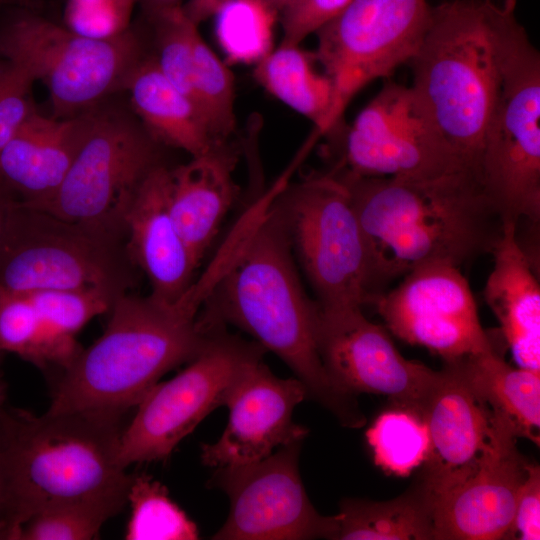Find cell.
Masks as SVG:
<instances>
[{
  "label": "cell",
  "instance_id": "32",
  "mask_svg": "<svg viewBox=\"0 0 540 540\" xmlns=\"http://www.w3.org/2000/svg\"><path fill=\"white\" fill-rule=\"evenodd\" d=\"M193 84L199 110L214 142H225L235 131L234 78L198 31L193 47Z\"/></svg>",
  "mask_w": 540,
  "mask_h": 540
},
{
  "label": "cell",
  "instance_id": "30",
  "mask_svg": "<svg viewBox=\"0 0 540 540\" xmlns=\"http://www.w3.org/2000/svg\"><path fill=\"white\" fill-rule=\"evenodd\" d=\"M127 503L131 506L127 540L199 538L197 525L170 499L167 488L149 475H133Z\"/></svg>",
  "mask_w": 540,
  "mask_h": 540
},
{
  "label": "cell",
  "instance_id": "39",
  "mask_svg": "<svg viewBox=\"0 0 540 540\" xmlns=\"http://www.w3.org/2000/svg\"><path fill=\"white\" fill-rule=\"evenodd\" d=\"M507 539H540V467L527 464Z\"/></svg>",
  "mask_w": 540,
  "mask_h": 540
},
{
  "label": "cell",
  "instance_id": "36",
  "mask_svg": "<svg viewBox=\"0 0 540 540\" xmlns=\"http://www.w3.org/2000/svg\"><path fill=\"white\" fill-rule=\"evenodd\" d=\"M136 3V0H67L64 26L89 38H114L131 28Z\"/></svg>",
  "mask_w": 540,
  "mask_h": 540
},
{
  "label": "cell",
  "instance_id": "37",
  "mask_svg": "<svg viewBox=\"0 0 540 540\" xmlns=\"http://www.w3.org/2000/svg\"><path fill=\"white\" fill-rule=\"evenodd\" d=\"M33 82L25 72L6 61L0 74V154L36 110L30 98Z\"/></svg>",
  "mask_w": 540,
  "mask_h": 540
},
{
  "label": "cell",
  "instance_id": "45",
  "mask_svg": "<svg viewBox=\"0 0 540 540\" xmlns=\"http://www.w3.org/2000/svg\"><path fill=\"white\" fill-rule=\"evenodd\" d=\"M5 397H6V385L3 380V376L0 372V406L5 404Z\"/></svg>",
  "mask_w": 540,
  "mask_h": 540
},
{
  "label": "cell",
  "instance_id": "38",
  "mask_svg": "<svg viewBox=\"0 0 540 540\" xmlns=\"http://www.w3.org/2000/svg\"><path fill=\"white\" fill-rule=\"evenodd\" d=\"M353 0H297L280 13L282 45H299Z\"/></svg>",
  "mask_w": 540,
  "mask_h": 540
},
{
  "label": "cell",
  "instance_id": "49",
  "mask_svg": "<svg viewBox=\"0 0 540 540\" xmlns=\"http://www.w3.org/2000/svg\"><path fill=\"white\" fill-rule=\"evenodd\" d=\"M18 1H21V2H27V1H29V0H18Z\"/></svg>",
  "mask_w": 540,
  "mask_h": 540
},
{
  "label": "cell",
  "instance_id": "40",
  "mask_svg": "<svg viewBox=\"0 0 540 540\" xmlns=\"http://www.w3.org/2000/svg\"><path fill=\"white\" fill-rule=\"evenodd\" d=\"M225 1L227 0H189L182 8L186 15L198 25L212 17Z\"/></svg>",
  "mask_w": 540,
  "mask_h": 540
},
{
  "label": "cell",
  "instance_id": "14",
  "mask_svg": "<svg viewBox=\"0 0 540 540\" xmlns=\"http://www.w3.org/2000/svg\"><path fill=\"white\" fill-rule=\"evenodd\" d=\"M302 441L247 465L215 468L209 485L229 498V514L212 536L219 540L336 539L338 518L321 515L302 483Z\"/></svg>",
  "mask_w": 540,
  "mask_h": 540
},
{
  "label": "cell",
  "instance_id": "17",
  "mask_svg": "<svg viewBox=\"0 0 540 540\" xmlns=\"http://www.w3.org/2000/svg\"><path fill=\"white\" fill-rule=\"evenodd\" d=\"M423 420L429 431L430 449L419 482L431 505L476 471L506 429L515 432L473 388L460 358L445 362Z\"/></svg>",
  "mask_w": 540,
  "mask_h": 540
},
{
  "label": "cell",
  "instance_id": "11",
  "mask_svg": "<svg viewBox=\"0 0 540 540\" xmlns=\"http://www.w3.org/2000/svg\"><path fill=\"white\" fill-rule=\"evenodd\" d=\"M158 144L127 113L92 108L62 184L35 209L126 235L124 219L138 186L162 164Z\"/></svg>",
  "mask_w": 540,
  "mask_h": 540
},
{
  "label": "cell",
  "instance_id": "1",
  "mask_svg": "<svg viewBox=\"0 0 540 540\" xmlns=\"http://www.w3.org/2000/svg\"><path fill=\"white\" fill-rule=\"evenodd\" d=\"M290 172L250 206L218 254L184 296L201 306L206 326L233 325L278 356L306 387L308 397L341 424L360 427L354 396L326 372L317 347L319 307L306 292L276 205Z\"/></svg>",
  "mask_w": 540,
  "mask_h": 540
},
{
  "label": "cell",
  "instance_id": "13",
  "mask_svg": "<svg viewBox=\"0 0 540 540\" xmlns=\"http://www.w3.org/2000/svg\"><path fill=\"white\" fill-rule=\"evenodd\" d=\"M337 169L362 177L425 179L469 168L413 87L392 82L355 118Z\"/></svg>",
  "mask_w": 540,
  "mask_h": 540
},
{
  "label": "cell",
  "instance_id": "33",
  "mask_svg": "<svg viewBox=\"0 0 540 540\" xmlns=\"http://www.w3.org/2000/svg\"><path fill=\"white\" fill-rule=\"evenodd\" d=\"M145 19L153 30L156 44V55L153 56L159 69L196 106L193 47L198 25L186 15L182 6L162 10Z\"/></svg>",
  "mask_w": 540,
  "mask_h": 540
},
{
  "label": "cell",
  "instance_id": "24",
  "mask_svg": "<svg viewBox=\"0 0 540 540\" xmlns=\"http://www.w3.org/2000/svg\"><path fill=\"white\" fill-rule=\"evenodd\" d=\"M123 89L128 91L144 128L158 143L181 149L191 157L207 152L216 143L196 106L165 77L153 55L136 64Z\"/></svg>",
  "mask_w": 540,
  "mask_h": 540
},
{
  "label": "cell",
  "instance_id": "18",
  "mask_svg": "<svg viewBox=\"0 0 540 540\" xmlns=\"http://www.w3.org/2000/svg\"><path fill=\"white\" fill-rule=\"evenodd\" d=\"M306 397L307 389L298 378L277 377L263 359L258 361L225 405L229 417L220 438L202 444V463L213 468L247 465L303 441L309 431L293 421V411Z\"/></svg>",
  "mask_w": 540,
  "mask_h": 540
},
{
  "label": "cell",
  "instance_id": "48",
  "mask_svg": "<svg viewBox=\"0 0 540 540\" xmlns=\"http://www.w3.org/2000/svg\"><path fill=\"white\" fill-rule=\"evenodd\" d=\"M8 1H10V0H0V5L6 3Z\"/></svg>",
  "mask_w": 540,
  "mask_h": 540
},
{
  "label": "cell",
  "instance_id": "47",
  "mask_svg": "<svg viewBox=\"0 0 540 540\" xmlns=\"http://www.w3.org/2000/svg\"><path fill=\"white\" fill-rule=\"evenodd\" d=\"M0 539H4V535H3V532L1 531V529H0Z\"/></svg>",
  "mask_w": 540,
  "mask_h": 540
},
{
  "label": "cell",
  "instance_id": "10",
  "mask_svg": "<svg viewBox=\"0 0 540 540\" xmlns=\"http://www.w3.org/2000/svg\"><path fill=\"white\" fill-rule=\"evenodd\" d=\"M265 350L256 342L214 329L203 349L173 378L156 383L138 403L119 441L118 462L164 460L235 387Z\"/></svg>",
  "mask_w": 540,
  "mask_h": 540
},
{
  "label": "cell",
  "instance_id": "25",
  "mask_svg": "<svg viewBox=\"0 0 540 540\" xmlns=\"http://www.w3.org/2000/svg\"><path fill=\"white\" fill-rule=\"evenodd\" d=\"M460 361L469 382L493 412L512 425L517 437L539 446L540 373L512 368L495 350Z\"/></svg>",
  "mask_w": 540,
  "mask_h": 540
},
{
  "label": "cell",
  "instance_id": "5",
  "mask_svg": "<svg viewBox=\"0 0 540 540\" xmlns=\"http://www.w3.org/2000/svg\"><path fill=\"white\" fill-rule=\"evenodd\" d=\"M516 0H448L432 7L410 61L413 84L438 129L478 176L484 134L496 101Z\"/></svg>",
  "mask_w": 540,
  "mask_h": 540
},
{
  "label": "cell",
  "instance_id": "8",
  "mask_svg": "<svg viewBox=\"0 0 540 540\" xmlns=\"http://www.w3.org/2000/svg\"><path fill=\"white\" fill-rule=\"evenodd\" d=\"M299 271L322 308L370 304V259L346 185L332 172L275 197Z\"/></svg>",
  "mask_w": 540,
  "mask_h": 540
},
{
  "label": "cell",
  "instance_id": "31",
  "mask_svg": "<svg viewBox=\"0 0 540 540\" xmlns=\"http://www.w3.org/2000/svg\"><path fill=\"white\" fill-rule=\"evenodd\" d=\"M366 436L376 465L390 474L408 475L424 464L429 454L425 421L406 409L395 408L379 415Z\"/></svg>",
  "mask_w": 540,
  "mask_h": 540
},
{
  "label": "cell",
  "instance_id": "46",
  "mask_svg": "<svg viewBox=\"0 0 540 540\" xmlns=\"http://www.w3.org/2000/svg\"><path fill=\"white\" fill-rule=\"evenodd\" d=\"M4 65H5V60L0 56V72L3 69Z\"/></svg>",
  "mask_w": 540,
  "mask_h": 540
},
{
  "label": "cell",
  "instance_id": "22",
  "mask_svg": "<svg viewBox=\"0 0 540 540\" xmlns=\"http://www.w3.org/2000/svg\"><path fill=\"white\" fill-rule=\"evenodd\" d=\"M87 111L68 118L36 110L0 154V181L28 207L47 202L62 184L79 147Z\"/></svg>",
  "mask_w": 540,
  "mask_h": 540
},
{
  "label": "cell",
  "instance_id": "29",
  "mask_svg": "<svg viewBox=\"0 0 540 540\" xmlns=\"http://www.w3.org/2000/svg\"><path fill=\"white\" fill-rule=\"evenodd\" d=\"M213 16L228 63L256 64L273 50L279 13L265 0H227Z\"/></svg>",
  "mask_w": 540,
  "mask_h": 540
},
{
  "label": "cell",
  "instance_id": "42",
  "mask_svg": "<svg viewBox=\"0 0 540 540\" xmlns=\"http://www.w3.org/2000/svg\"><path fill=\"white\" fill-rule=\"evenodd\" d=\"M141 6L144 17L152 16L162 10L182 6V0H136Z\"/></svg>",
  "mask_w": 540,
  "mask_h": 540
},
{
  "label": "cell",
  "instance_id": "35",
  "mask_svg": "<svg viewBox=\"0 0 540 540\" xmlns=\"http://www.w3.org/2000/svg\"><path fill=\"white\" fill-rule=\"evenodd\" d=\"M114 515L101 507L64 505L41 511L25 522L16 540H89Z\"/></svg>",
  "mask_w": 540,
  "mask_h": 540
},
{
  "label": "cell",
  "instance_id": "43",
  "mask_svg": "<svg viewBox=\"0 0 540 540\" xmlns=\"http://www.w3.org/2000/svg\"><path fill=\"white\" fill-rule=\"evenodd\" d=\"M0 529L4 533L5 539L8 540L9 531H8V526H7V523H6V517H5L1 448H0Z\"/></svg>",
  "mask_w": 540,
  "mask_h": 540
},
{
  "label": "cell",
  "instance_id": "28",
  "mask_svg": "<svg viewBox=\"0 0 540 540\" xmlns=\"http://www.w3.org/2000/svg\"><path fill=\"white\" fill-rule=\"evenodd\" d=\"M81 350L76 339L56 333L27 292L0 287V354L14 353L38 368H66Z\"/></svg>",
  "mask_w": 540,
  "mask_h": 540
},
{
  "label": "cell",
  "instance_id": "6",
  "mask_svg": "<svg viewBox=\"0 0 540 540\" xmlns=\"http://www.w3.org/2000/svg\"><path fill=\"white\" fill-rule=\"evenodd\" d=\"M137 267L126 236L17 202L0 251V287L18 292L96 289L127 293Z\"/></svg>",
  "mask_w": 540,
  "mask_h": 540
},
{
  "label": "cell",
  "instance_id": "12",
  "mask_svg": "<svg viewBox=\"0 0 540 540\" xmlns=\"http://www.w3.org/2000/svg\"><path fill=\"white\" fill-rule=\"evenodd\" d=\"M431 12L427 0H353L315 32V59L333 85L326 133L358 91L413 59Z\"/></svg>",
  "mask_w": 540,
  "mask_h": 540
},
{
  "label": "cell",
  "instance_id": "19",
  "mask_svg": "<svg viewBox=\"0 0 540 540\" xmlns=\"http://www.w3.org/2000/svg\"><path fill=\"white\" fill-rule=\"evenodd\" d=\"M505 430L476 471L432 504L434 539H507L527 464Z\"/></svg>",
  "mask_w": 540,
  "mask_h": 540
},
{
  "label": "cell",
  "instance_id": "2",
  "mask_svg": "<svg viewBox=\"0 0 540 540\" xmlns=\"http://www.w3.org/2000/svg\"><path fill=\"white\" fill-rule=\"evenodd\" d=\"M347 187L370 259V304L396 279L428 263L461 268L491 254L504 222L475 172L425 179L333 172Z\"/></svg>",
  "mask_w": 540,
  "mask_h": 540
},
{
  "label": "cell",
  "instance_id": "16",
  "mask_svg": "<svg viewBox=\"0 0 540 540\" xmlns=\"http://www.w3.org/2000/svg\"><path fill=\"white\" fill-rule=\"evenodd\" d=\"M373 305L395 336L427 348L445 362L494 350L470 286L452 264L435 262L412 269Z\"/></svg>",
  "mask_w": 540,
  "mask_h": 540
},
{
  "label": "cell",
  "instance_id": "7",
  "mask_svg": "<svg viewBox=\"0 0 540 540\" xmlns=\"http://www.w3.org/2000/svg\"><path fill=\"white\" fill-rule=\"evenodd\" d=\"M504 223L540 221V54L518 22L505 42L501 81L478 165Z\"/></svg>",
  "mask_w": 540,
  "mask_h": 540
},
{
  "label": "cell",
  "instance_id": "34",
  "mask_svg": "<svg viewBox=\"0 0 540 540\" xmlns=\"http://www.w3.org/2000/svg\"><path fill=\"white\" fill-rule=\"evenodd\" d=\"M41 318L55 332L76 339L94 317L108 313L114 300L96 289H60L27 292Z\"/></svg>",
  "mask_w": 540,
  "mask_h": 540
},
{
  "label": "cell",
  "instance_id": "20",
  "mask_svg": "<svg viewBox=\"0 0 540 540\" xmlns=\"http://www.w3.org/2000/svg\"><path fill=\"white\" fill-rule=\"evenodd\" d=\"M170 168L161 164L140 183L124 224L128 255L147 277L157 300L176 304L195 281L198 266L169 211Z\"/></svg>",
  "mask_w": 540,
  "mask_h": 540
},
{
  "label": "cell",
  "instance_id": "23",
  "mask_svg": "<svg viewBox=\"0 0 540 540\" xmlns=\"http://www.w3.org/2000/svg\"><path fill=\"white\" fill-rule=\"evenodd\" d=\"M491 255L493 267L484 299L517 366L540 373V286L516 224H504Z\"/></svg>",
  "mask_w": 540,
  "mask_h": 540
},
{
  "label": "cell",
  "instance_id": "41",
  "mask_svg": "<svg viewBox=\"0 0 540 540\" xmlns=\"http://www.w3.org/2000/svg\"><path fill=\"white\" fill-rule=\"evenodd\" d=\"M19 200L0 181V251L5 240L12 212Z\"/></svg>",
  "mask_w": 540,
  "mask_h": 540
},
{
  "label": "cell",
  "instance_id": "4",
  "mask_svg": "<svg viewBox=\"0 0 540 540\" xmlns=\"http://www.w3.org/2000/svg\"><path fill=\"white\" fill-rule=\"evenodd\" d=\"M108 313L103 334L62 370L47 411L122 416L165 373L197 356L216 328L200 322L198 309L150 294L124 293Z\"/></svg>",
  "mask_w": 540,
  "mask_h": 540
},
{
  "label": "cell",
  "instance_id": "44",
  "mask_svg": "<svg viewBox=\"0 0 540 540\" xmlns=\"http://www.w3.org/2000/svg\"><path fill=\"white\" fill-rule=\"evenodd\" d=\"M273 9H275L279 15L280 13L289 7L291 4L297 0H265Z\"/></svg>",
  "mask_w": 540,
  "mask_h": 540
},
{
  "label": "cell",
  "instance_id": "15",
  "mask_svg": "<svg viewBox=\"0 0 540 540\" xmlns=\"http://www.w3.org/2000/svg\"><path fill=\"white\" fill-rule=\"evenodd\" d=\"M318 307V352L334 384L351 396L385 395L423 419L441 370L403 357L387 330L369 321L362 307Z\"/></svg>",
  "mask_w": 540,
  "mask_h": 540
},
{
  "label": "cell",
  "instance_id": "3",
  "mask_svg": "<svg viewBox=\"0 0 540 540\" xmlns=\"http://www.w3.org/2000/svg\"><path fill=\"white\" fill-rule=\"evenodd\" d=\"M121 416L0 407V448L9 540L35 514L64 505L127 504L133 475L118 462Z\"/></svg>",
  "mask_w": 540,
  "mask_h": 540
},
{
  "label": "cell",
  "instance_id": "21",
  "mask_svg": "<svg viewBox=\"0 0 540 540\" xmlns=\"http://www.w3.org/2000/svg\"><path fill=\"white\" fill-rule=\"evenodd\" d=\"M236 152L227 141L170 169L169 211L199 267L237 198Z\"/></svg>",
  "mask_w": 540,
  "mask_h": 540
},
{
  "label": "cell",
  "instance_id": "27",
  "mask_svg": "<svg viewBox=\"0 0 540 540\" xmlns=\"http://www.w3.org/2000/svg\"><path fill=\"white\" fill-rule=\"evenodd\" d=\"M337 518L339 540H434L432 505L419 481L384 502L345 499Z\"/></svg>",
  "mask_w": 540,
  "mask_h": 540
},
{
  "label": "cell",
  "instance_id": "9",
  "mask_svg": "<svg viewBox=\"0 0 540 540\" xmlns=\"http://www.w3.org/2000/svg\"><path fill=\"white\" fill-rule=\"evenodd\" d=\"M132 27L109 39L79 35L30 12L14 16L0 32V56L47 87L56 118L99 105L145 56Z\"/></svg>",
  "mask_w": 540,
  "mask_h": 540
},
{
  "label": "cell",
  "instance_id": "26",
  "mask_svg": "<svg viewBox=\"0 0 540 540\" xmlns=\"http://www.w3.org/2000/svg\"><path fill=\"white\" fill-rule=\"evenodd\" d=\"M314 53L299 45H282L255 64V80L272 96L303 115L315 125L313 134L326 133L333 105L330 78L314 66Z\"/></svg>",
  "mask_w": 540,
  "mask_h": 540
}]
</instances>
